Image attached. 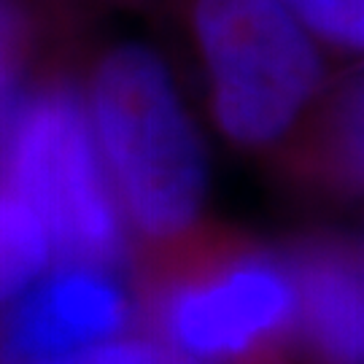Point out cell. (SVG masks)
<instances>
[{
  "label": "cell",
  "mask_w": 364,
  "mask_h": 364,
  "mask_svg": "<svg viewBox=\"0 0 364 364\" xmlns=\"http://www.w3.org/2000/svg\"><path fill=\"white\" fill-rule=\"evenodd\" d=\"M162 343L200 364L264 362L294 329V287L284 259L240 248L176 273L154 291Z\"/></svg>",
  "instance_id": "4"
},
{
  "label": "cell",
  "mask_w": 364,
  "mask_h": 364,
  "mask_svg": "<svg viewBox=\"0 0 364 364\" xmlns=\"http://www.w3.org/2000/svg\"><path fill=\"white\" fill-rule=\"evenodd\" d=\"M9 122V119H6ZM6 122H0V141H3V130H6Z\"/></svg>",
  "instance_id": "11"
},
{
  "label": "cell",
  "mask_w": 364,
  "mask_h": 364,
  "mask_svg": "<svg viewBox=\"0 0 364 364\" xmlns=\"http://www.w3.org/2000/svg\"><path fill=\"white\" fill-rule=\"evenodd\" d=\"M36 364H200L181 351L170 348L168 343L149 338H124V340H105L90 348L54 356L46 362Z\"/></svg>",
  "instance_id": "9"
},
{
  "label": "cell",
  "mask_w": 364,
  "mask_h": 364,
  "mask_svg": "<svg viewBox=\"0 0 364 364\" xmlns=\"http://www.w3.org/2000/svg\"><path fill=\"white\" fill-rule=\"evenodd\" d=\"M130 297L108 267L68 264L16 299L0 326V364H36L114 340Z\"/></svg>",
  "instance_id": "5"
},
{
  "label": "cell",
  "mask_w": 364,
  "mask_h": 364,
  "mask_svg": "<svg viewBox=\"0 0 364 364\" xmlns=\"http://www.w3.org/2000/svg\"><path fill=\"white\" fill-rule=\"evenodd\" d=\"M294 287V329L316 364H362V254L351 237L313 235L284 257Z\"/></svg>",
  "instance_id": "6"
},
{
  "label": "cell",
  "mask_w": 364,
  "mask_h": 364,
  "mask_svg": "<svg viewBox=\"0 0 364 364\" xmlns=\"http://www.w3.org/2000/svg\"><path fill=\"white\" fill-rule=\"evenodd\" d=\"M54 257L49 232L19 197L0 189V308L25 294Z\"/></svg>",
  "instance_id": "7"
},
{
  "label": "cell",
  "mask_w": 364,
  "mask_h": 364,
  "mask_svg": "<svg viewBox=\"0 0 364 364\" xmlns=\"http://www.w3.org/2000/svg\"><path fill=\"white\" fill-rule=\"evenodd\" d=\"M316 38L359 52L364 38V0H278Z\"/></svg>",
  "instance_id": "8"
},
{
  "label": "cell",
  "mask_w": 364,
  "mask_h": 364,
  "mask_svg": "<svg viewBox=\"0 0 364 364\" xmlns=\"http://www.w3.org/2000/svg\"><path fill=\"white\" fill-rule=\"evenodd\" d=\"M30 52V27L14 0H0V122L14 108L16 84Z\"/></svg>",
  "instance_id": "10"
},
{
  "label": "cell",
  "mask_w": 364,
  "mask_h": 364,
  "mask_svg": "<svg viewBox=\"0 0 364 364\" xmlns=\"http://www.w3.org/2000/svg\"><path fill=\"white\" fill-rule=\"evenodd\" d=\"M0 165L6 192L38 216L54 254L95 267L124 257L122 210L76 90L46 84L14 103Z\"/></svg>",
  "instance_id": "2"
},
{
  "label": "cell",
  "mask_w": 364,
  "mask_h": 364,
  "mask_svg": "<svg viewBox=\"0 0 364 364\" xmlns=\"http://www.w3.org/2000/svg\"><path fill=\"white\" fill-rule=\"evenodd\" d=\"M87 117L122 216L173 243L200 219L208 192L205 146L162 57L122 43L92 73Z\"/></svg>",
  "instance_id": "1"
},
{
  "label": "cell",
  "mask_w": 364,
  "mask_h": 364,
  "mask_svg": "<svg viewBox=\"0 0 364 364\" xmlns=\"http://www.w3.org/2000/svg\"><path fill=\"white\" fill-rule=\"evenodd\" d=\"M195 36L221 132L246 149L284 141L324 81L311 33L278 0H197Z\"/></svg>",
  "instance_id": "3"
}]
</instances>
